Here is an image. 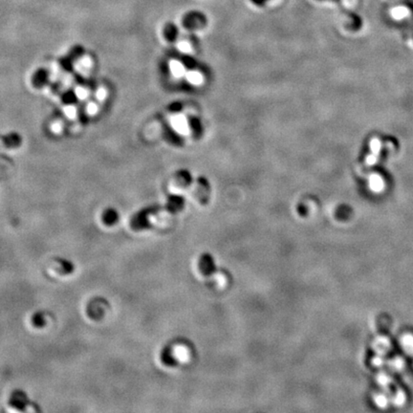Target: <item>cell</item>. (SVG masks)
<instances>
[{"label":"cell","instance_id":"1","mask_svg":"<svg viewBox=\"0 0 413 413\" xmlns=\"http://www.w3.org/2000/svg\"><path fill=\"white\" fill-rule=\"evenodd\" d=\"M84 53H85V49L83 46H81L80 44L74 45L66 56L59 58L58 65L63 71L67 73H71V72H73L75 61L78 60L79 58H81L84 55Z\"/></svg>","mask_w":413,"mask_h":413},{"label":"cell","instance_id":"2","mask_svg":"<svg viewBox=\"0 0 413 413\" xmlns=\"http://www.w3.org/2000/svg\"><path fill=\"white\" fill-rule=\"evenodd\" d=\"M154 212L153 209H145L137 212L131 220H130V226L134 231H142L144 229L149 227V221L147 219L148 214H151Z\"/></svg>","mask_w":413,"mask_h":413},{"label":"cell","instance_id":"3","mask_svg":"<svg viewBox=\"0 0 413 413\" xmlns=\"http://www.w3.org/2000/svg\"><path fill=\"white\" fill-rule=\"evenodd\" d=\"M50 81V72L47 68H38L33 74L31 82L33 87L36 89H41L48 85Z\"/></svg>","mask_w":413,"mask_h":413},{"label":"cell","instance_id":"4","mask_svg":"<svg viewBox=\"0 0 413 413\" xmlns=\"http://www.w3.org/2000/svg\"><path fill=\"white\" fill-rule=\"evenodd\" d=\"M22 142H23V140H22L21 135L17 132H10L2 137L3 145L11 149L20 147L22 145Z\"/></svg>","mask_w":413,"mask_h":413},{"label":"cell","instance_id":"5","mask_svg":"<svg viewBox=\"0 0 413 413\" xmlns=\"http://www.w3.org/2000/svg\"><path fill=\"white\" fill-rule=\"evenodd\" d=\"M27 403H28L27 396L24 392H21V391L14 392L10 400V405L18 410H25Z\"/></svg>","mask_w":413,"mask_h":413},{"label":"cell","instance_id":"6","mask_svg":"<svg viewBox=\"0 0 413 413\" xmlns=\"http://www.w3.org/2000/svg\"><path fill=\"white\" fill-rule=\"evenodd\" d=\"M120 218L119 212L113 208H108L103 213V222L106 226H113Z\"/></svg>","mask_w":413,"mask_h":413},{"label":"cell","instance_id":"7","mask_svg":"<svg viewBox=\"0 0 413 413\" xmlns=\"http://www.w3.org/2000/svg\"><path fill=\"white\" fill-rule=\"evenodd\" d=\"M60 100L65 106H73L79 103V97L74 89L65 90L60 95Z\"/></svg>","mask_w":413,"mask_h":413},{"label":"cell","instance_id":"8","mask_svg":"<svg viewBox=\"0 0 413 413\" xmlns=\"http://www.w3.org/2000/svg\"><path fill=\"white\" fill-rule=\"evenodd\" d=\"M402 347L409 355H413V336L410 334L405 335L401 340Z\"/></svg>","mask_w":413,"mask_h":413},{"label":"cell","instance_id":"9","mask_svg":"<svg viewBox=\"0 0 413 413\" xmlns=\"http://www.w3.org/2000/svg\"><path fill=\"white\" fill-rule=\"evenodd\" d=\"M57 262H58L59 265H60V266L58 267L60 268V270H59V273H60V274L67 275V274L73 273L74 265L71 261L62 260V259H58V260H57Z\"/></svg>","mask_w":413,"mask_h":413},{"label":"cell","instance_id":"10","mask_svg":"<svg viewBox=\"0 0 413 413\" xmlns=\"http://www.w3.org/2000/svg\"><path fill=\"white\" fill-rule=\"evenodd\" d=\"M202 15H200V14H189L188 16H186L185 22H186V25L192 27V26L198 25V23L200 24L202 22Z\"/></svg>","mask_w":413,"mask_h":413},{"label":"cell","instance_id":"11","mask_svg":"<svg viewBox=\"0 0 413 413\" xmlns=\"http://www.w3.org/2000/svg\"><path fill=\"white\" fill-rule=\"evenodd\" d=\"M165 36L169 41H173L177 36V28L174 25H167L165 28Z\"/></svg>","mask_w":413,"mask_h":413},{"label":"cell","instance_id":"12","mask_svg":"<svg viewBox=\"0 0 413 413\" xmlns=\"http://www.w3.org/2000/svg\"><path fill=\"white\" fill-rule=\"evenodd\" d=\"M374 402H375V404L377 405V406L380 407V408H386L389 403V399L387 398V396H385L383 394L377 395L374 399Z\"/></svg>","mask_w":413,"mask_h":413},{"label":"cell","instance_id":"13","mask_svg":"<svg viewBox=\"0 0 413 413\" xmlns=\"http://www.w3.org/2000/svg\"><path fill=\"white\" fill-rule=\"evenodd\" d=\"M405 395L402 392V391H399L396 393V395L393 397L392 399V403L394 404V405H396V406H402V405L405 404Z\"/></svg>","mask_w":413,"mask_h":413},{"label":"cell","instance_id":"14","mask_svg":"<svg viewBox=\"0 0 413 413\" xmlns=\"http://www.w3.org/2000/svg\"><path fill=\"white\" fill-rule=\"evenodd\" d=\"M76 81H77V82H78L80 85H81V86L90 87V88H94V87H95V85H94V83H93L92 81H90V80H87V79H84L83 77H81L80 75H77Z\"/></svg>","mask_w":413,"mask_h":413},{"label":"cell","instance_id":"15","mask_svg":"<svg viewBox=\"0 0 413 413\" xmlns=\"http://www.w3.org/2000/svg\"><path fill=\"white\" fill-rule=\"evenodd\" d=\"M33 324L37 327H42L45 324L44 316L41 313H37L35 316H33Z\"/></svg>","mask_w":413,"mask_h":413},{"label":"cell","instance_id":"16","mask_svg":"<svg viewBox=\"0 0 413 413\" xmlns=\"http://www.w3.org/2000/svg\"><path fill=\"white\" fill-rule=\"evenodd\" d=\"M188 80L189 81L192 82V83H194V84H200L201 83V81H202V76H201V74L198 73V72H190V73L188 74Z\"/></svg>","mask_w":413,"mask_h":413},{"label":"cell","instance_id":"17","mask_svg":"<svg viewBox=\"0 0 413 413\" xmlns=\"http://www.w3.org/2000/svg\"><path fill=\"white\" fill-rule=\"evenodd\" d=\"M393 363V369L394 370H401L402 368H403V365H404V363H403V361H402V359H400V358H397V359H394V361L392 362Z\"/></svg>","mask_w":413,"mask_h":413},{"label":"cell","instance_id":"18","mask_svg":"<svg viewBox=\"0 0 413 413\" xmlns=\"http://www.w3.org/2000/svg\"><path fill=\"white\" fill-rule=\"evenodd\" d=\"M378 381H379V384L381 386L386 387L387 385H389L390 379H389V377L387 376V374H382L381 376L378 378Z\"/></svg>","mask_w":413,"mask_h":413},{"label":"cell","instance_id":"19","mask_svg":"<svg viewBox=\"0 0 413 413\" xmlns=\"http://www.w3.org/2000/svg\"><path fill=\"white\" fill-rule=\"evenodd\" d=\"M374 360H375V363H374L375 365H382L384 364V361H383L384 359L382 360V358H380V357H378V358H376V359H374Z\"/></svg>","mask_w":413,"mask_h":413}]
</instances>
